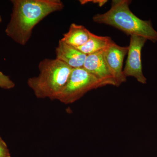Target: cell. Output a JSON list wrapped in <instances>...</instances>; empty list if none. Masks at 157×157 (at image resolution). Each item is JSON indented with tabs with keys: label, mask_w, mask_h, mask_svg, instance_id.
I'll use <instances>...</instances> for the list:
<instances>
[{
	"label": "cell",
	"mask_w": 157,
	"mask_h": 157,
	"mask_svg": "<svg viewBox=\"0 0 157 157\" xmlns=\"http://www.w3.org/2000/svg\"><path fill=\"white\" fill-rule=\"evenodd\" d=\"M104 82L84 68L73 69L64 88L57 98L63 104H73L92 90L106 86Z\"/></svg>",
	"instance_id": "277c9868"
},
{
	"label": "cell",
	"mask_w": 157,
	"mask_h": 157,
	"mask_svg": "<svg viewBox=\"0 0 157 157\" xmlns=\"http://www.w3.org/2000/svg\"><path fill=\"white\" fill-rule=\"evenodd\" d=\"M112 41L109 37L97 36L90 32L87 42L84 45L76 48L87 56L104 50Z\"/></svg>",
	"instance_id": "30bf717a"
},
{
	"label": "cell",
	"mask_w": 157,
	"mask_h": 157,
	"mask_svg": "<svg viewBox=\"0 0 157 157\" xmlns=\"http://www.w3.org/2000/svg\"><path fill=\"white\" fill-rule=\"evenodd\" d=\"M12 12L6 34L14 42L25 45L37 24L49 14L64 7L60 0H11Z\"/></svg>",
	"instance_id": "6da1fadb"
},
{
	"label": "cell",
	"mask_w": 157,
	"mask_h": 157,
	"mask_svg": "<svg viewBox=\"0 0 157 157\" xmlns=\"http://www.w3.org/2000/svg\"><path fill=\"white\" fill-rule=\"evenodd\" d=\"M56 59L63 62L73 69L82 68L87 55L76 47L59 40L56 48Z\"/></svg>",
	"instance_id": "ba28073f"
},
{
	"label": "cell",
	"mask_w": 157,
	"mask_h": 157,
	"mask_svg": "<svg viewBox=\"0 0 157 157\" xmlns=\"http://www.w3.org/2000/svg\"><path fill=\"white\" fill-rule=\"evenodd\" d=\"M104 49L87 55L83 68L98 79L104 82L107 86H117L114 76L104 59Z\"/></svg>",
	"instance_id": "52a82bcc"
},
{
	"label": "cell",
	"mask_w": 157,
	"mask_h": 157,
	"mask_svg": "<svg viewBox=\"0 0 157 157\" xmlns=\"http://www.w3.org/2000/svg\"><path fill=\"white\" fill-rule=\"evenodd\" d=\"M81 5H84V4H87L89 2H93L98 4V6L100 7H102V6L105 5L107 2V1L106 0H94V1H90V0H81L79 1Z\"/></svg>",
	"instance_id": "4fadbf2b"
},
{
	"label": "cell",
	"mask_w": 157,
	"mask_h": 157,
	"mask_svg": "<svg viewBox=\"0 0 157 157\" xmlns=\"http://www.w3.org/2000/svg\"><path fill=\"white\" fill-rule=\"evenodd\" d=\"M147 39L142 36H131L128 57L123 73L127 78L133 77L140 83H147V78L144 75L141 63V50Z\"/></svg>",
	"instance_id": "5b68a950"
},
{
	"label": "cell",
	"mask_w": 157,
	"mask_h": 157,
	"mask_svg": "<svg viewBox=\"0 0 157 157\" xmlns=\"http://www.w3.org/2000/svg\"><path fill=\"white\" fill-rule=\"evenodd\" d=\"M131 1L113 0L109 11L93 17L95 22L113 27L130 36L146 38L157 42V32L153 27L151 21L143 20L137 17L130 10Z\"/></svg>",
	"instance_id": "7a4b0ae2"
},
{
	"label": "cell",
	"mask_w": 157,
	"mask_h": 157,
	"mask_svg": "<svg viewBox=\"0 0 157 157\" xmlns=\"http://www.w3.org/2000/svg\"><path fill=\"white\" fill-rule=\"evenodd\" d=\"M90 32L84 26L72 23L61 40L73 47H79L87 42Z\"/></svg>",
	"instance_id": "9c48e42d"
},
{
	"label": "cell",
	"mask_w": 157,
	"mask_h": 157,
	"mask_svg": "<svg viewBox=\"0 0 157 157\" xmlns=\"http://www.w3.org/2000/svg\"><path fill=\"white\" fill-rule=\"evenodd\" d=\"M0 157H11L7 144L0 136Z\"/></svg>",
	"instance_id": "7c38bea8"
},
{
	"label": "cell",
	"mask_w": 157,
	"mask_h": 157,
	"mask_svg": "<svg viewBox=\"0 0 157 157\" xmlns=\"http://www.w3.org/2000/svg\"><path fill=\"white\" fill-rule=\"evenodd\" d=\"M38 76L29 78L27 84L39 99L57 100L64 88L73 68L56 59H45L39 63Z\"/></svg>",
	"instance_id": "3957f363"
},
{
	"label": "cell",
	"mask_w": 157,
	"mask_h": 157,
	"mask_svg": "<svg viewBox=\"0 0 157 157\" xmlns=\"http://www.w3.org/2000/svg\"><path fill=\"white\" fill-rule=\"evenodd\" d=\"M128 46H120L113 41L104 49V59L114 76L117 86H119L127 80V77L124 74L123 66L124 59L128 54Z\"/></svg>",
	"instance_id": "8992f818"
},
{
	"label": "cell",
	"mask_w": 157,
	"mask_h": 157,
	"mask_svg": "<svg viewBox=\"0 0 157 157\" xmlns=\"http://www.w3.org/2000/svg\"><path fill=\"white\" fill-rule=\"evenodd\" d=\"M15 83L9 76L0 71V88L5 90H10L15 86Z\"/></svg>",
	"instance_id": "8fae6325"
},
{
	"label": "cell",
	"mask_w": 157,
	"mask_h": 157,
	"mask_svg": "<svg viewBox=\"0 0 157 157\" xmlns=\"http://www.w3.org/2000/svg\"><path fill=\"white\" fill-rule=\"evenodd\" d=\"M2 16H1V15H0V23L2 22Z\"/></svg>",
	"instance_id": "5bb4252c"
}]
</instances>
